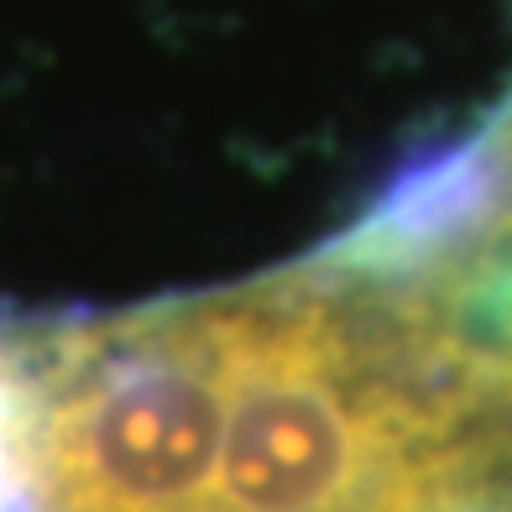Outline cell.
I'll use <instances>...</instances> for the list:
<instances>
[{"instance_id":"cell-1","label":"cell","mask_w":512,"mask_h":512,"mask_svg":"<svg viewBox=\"0 0 512 512\" xmlns=\"http://www.w3.org/2000/svg\"><path fill=\"white\" fill-rule=\"evenodd\" d=\"M42 512H204L225 439L215 304L0 319Z\"/></svg>"},{"instance_id":"cell-2","label":"cell","mask_w":512,"mask_h":512,"mask_svg":"<svg viewBox=\"0 0 512 512\" xmlns=\"http://www.w3.org/2000/svg\"><path fill=\"white\" fill-rule=\"evenodd\" d=\"M0 512H42L27 450V418H21V387L6 351V324H0Z\"/></svg>"}]
</instances>
